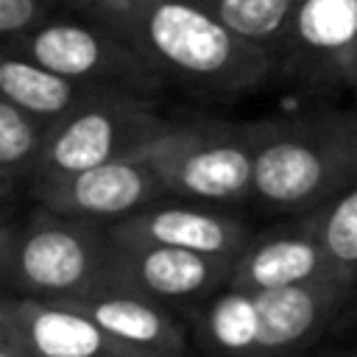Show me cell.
Returning a JSON list of instances; mask_svg holds the SVG:
<instances>
[{
    "instance_id": "3",
    "label": "cell",
    "mask_w": 357,
    "mask_h": 357,
    "mask_svg": "<svg viewBox=\"0 0 357 357\" xmlns=\"http://www.w3.org/2000/svg\"><path fill=\"white\" fill-rule=\"evenodd\" d=\"M357 184V109L321 106L271 120L254 167L251 204L271 215H307Z\"/></svg>"
},
{
    "instance_id": "7",
    "label": "cell",
    "mask_w": 357,
    "mask_h": 357,
    "mask_svg": "<svg viewBox=\"0 0 357 357\" xmlns=\"http://www.w3.org/2000/svg\"><path fill=\"white\" fill-rule=\"evenodd\" d=\"M8 47L31 56L33 61L61 75L86 84L126 89L148 98H156L159 89L165 86V81L137 53L131 42H126L117 31H112L106 22L89 14H78V11H70L67 17L56 14L31 36Z\"/></svg>"
},
{
    "instance_id": "13",
    "label": "cell",
    "mask_w": 357,
    "mask_h": 357,
    "mask_svg": "<svg viewBox=\"0 0 357 357\" xmlns=\"http://www.w3.org/2000/svg\"><path fill=\"white\" fill-rule=\"evenodd\" d=\"M0 326L33 357H139L70 301L3 293Z\"/></svg>"
},
{
    "instance_id": "16",
    "label": "cell",
    "mask_w": 357,
    "mask_h": 357,
    "mask_svg": "<svg viewBox=\"0 0 357 357\" xmlns=\"http://www.w3.org/2000/svg\"><path fill=\"white\" fill-rule=\"evenodd\" d=\"M50 126L53 123L0 98V195L6 206L14 204L17 192L31 190Z\"/></svg>"
},
{
    "instance_id": "22",
    "label": "cell",
    "mask_w": 357,
    "mask_h": 357,
    "mask_svg": "<svg viewBox=\"0 0 357 357\" xmlns=\"http://www.w3.org/2000/svg\"><path fill=\"white\" fill-rule=\"evenodd\" d=\"M324 357H357V346L354 349H343V351H332V354H324Z\"/></svg>"
},
{
    "instance_id": "18",
    "label": "cell",
    "mask_w": 357,
    "mask_h": 357,
    "mask_svg": "<svg viewBox=\"0 0 357 357\" xmlns=\"http://www.w3.org/2000/svg\"><path fill=\"white\" fill-rule=\"evenodd\" d=\"M307 218L337 273L357 282V184L332 198L326 206L307 212Z\"/></svg>"
},
{
    "instance_id": "6",
    "label": "cell",
    "mask_w": 357,
    "mask_h": 357,
    "mask_svg": "<svg viewBox=\"0 0 357 357\" xmlns=\"http://www.w3.org/2000/svg\"><path fill=\"white\" fill-rule=\"evenodd\" d=\"M173 126V120L159 114L156 98L126 89H100L50 126L33 181L78 173L134 153L165 137Z\"/></svg>"
},
{
    "instance_id": "8",
    "label": "cell",
    "mask_w": 357,
    "mask_h": 357,
    "mask_svg": "<svg viewBox=\"0 0 357 357\" xmlns=\"http://www.w3.org/2000/svg\"><path fill=\"white\" fill-rule=\"evenodd\" d=\"M279 78L310 98L351 95L357 78V0H296Z\"/></svg>"
},
{
    "instance_id": "20",
    "label": "cell",
    "mask_w": 357,
    "mask_h": 357,
    "mask_svg": "<svg viewBox=\"0 0 357 357\" xmlns=\"http://www.w3.org/2000/svg\"><path fill=\"white\" fill-rule=\"evenodd\" d=\"M0 357H33V354L25 349V343L14 332L0 326Z\"/></svg>"
},
{
    "instance_id": "17",
    "label": "cell",
    "mask_w": 357,
    "mask_h": 357,
    "mask_svg": "<svg viewBox=\"0 0 357 357\" xmlns=\"http://www.w3.org/2000/svg\"><path fill=\"white\" fill-rule=\"evenodd\" d=\"M234 33L282 59L284 33L296 0H201Z\"/></svg>"
},
{
    "instance_id": "21",
    "label": "cell",
    "mask_w": 357,
    "mask_h": 357,
    "mask_svg": "<svg viewBox=\"0 0 357 357\" xmlns=\"http://www.w3.org/2000/svg\"><path fill=\"white\" fill-rule=\"evenodd\" d=\"M109 3H114V0H67V8L70 11H78V14H98L100 8H106Z\"/></svg>"
},
{
    "instance_id": "23",
    "label": "cell",
    "mask_w": 357,
    "mask_h": 357,
    "mask_svg": "<svg viewBox=\"0 0 357 357\" xmlns=\"http://www.w3.org/2000/svg\"><path fill=\"white\" fill-rule=\"evenodd\" d=\"M351 98H354V109H357V78H354V86H351Z\"/></svg>"
},
{
    "instance_id": "10",
    "label": "cell",
    "mask_w": 357,
    "mask_h": 357,
    "mask_svg": "<svg viewBox=\"0 0 357 357\" xmlns=\"http://www.w3.org/2000/svg\"><path fill=\"white\" fill-rule=\"evenodd\" d=\"M28 195L36 204L56 209L61 215L112 223L165 198L167 187L148 142L134 153L117 156L112 162L78 173L36 178L31 181Z\"/></svg>"
},
{
    "instance_id": "1",
    "label": "cell",
    "mask_w": 357,
    "mask_h": 357,
    "mask_svg": "<svg viewBox=\"0 0 357 357\" xmlns=\"http://www.w3.org/2000/svg\"><path fill=\"white\" fill-rule=\"evenodd\" d=\"M92 17L131 42L165 84L198 98L229 100L279 78L276 56L234 33L201 0H114Z\"/></svg>"
},
{
    "instance_id": "12",
    "label": "cell",
    "mask_w": 357,
    "mask_h": 357,
    "mask_svg": "<svg viewBox=\"0 0 357 357\" xmlns=\"http://www.w3.org/2000/svg\"><path fill=\"white\" fill-rule=\"evenodd\" d=\"M343 279L324 251L307 215H287L284 223L254 231L245 248L234 257L229 287L276 290L310 282Z\"/></svg>"
},
{
    "instance_id": "5",
    "label": "cell",
    "mask_w": 357,
    "mask_h": 357,
    "mask_svg": "<svg viewBox=\"0 0 357 357\" xmlns=\"http://www.w3.org/2000/svg\"><path fill=\"white\" fill-rule=\"evenodd\" d=\"M271 120H190L151 142L167 195L237 206L251 204L257 153Z\"/></svg>"
},
{
    "instance_id": "14",
    "label": "cell",
    "mask_w": 357,
    "mask_h": 357,
    "mask_svg": "<svg viewBox=\"0 0 357 357\" xmlns=\"http://www.w3.org/2000/svg\"><path fill=\"white\" fill-rule=\"evenodd\" d=\"M59 301H70L92 315L112 337L139 357H190L192 337L181 312L148 296L106 284L92 293Z\"/></svg>"
},
{
    "instance_id": "4",
    "label": "cell",
    "mask_w": 357,
    "mask_h": 357,
    "mask_svg": "<svg viewBox=\"0 0 357 357\" xmlns=\"http://www.w3.org/2000/svg\"><path fill=\"white\" fill-rule=\"evenodd\" d=\"M109 226L61 215L33 201L22 220H3V293L31 298H75L106 284Z\"/></svg>"
},
{
    "instance_id": "2",
    "label": "cell",
    "mask_w": 357,
    "mask_h": 357,
    "mask_svg": "<svg viewBox=\"0 0 357 357\" xmlns=\"http://www.w3.org/2000/svg\"><path fill=\"white\" fill-rule=\"evenodd\" d=\"M354 298L357 282L349 279L276 290L223 284L181 318L201 357H304Z\"/></svg>"
},
{
    "instance_id": "9",
    "label": "cell",
    "mask_w": 357,
    "mask_h": 357,
    "mask_svg": "<svg viewBox=\"0 0 357 357\" xmlns=\"http://www.w3.org/2000/svg\"><path fill=\"white\" fill-rule=\"evenodd\" d=\"M231 265L234 257L201 254L109 234L106 284L148 296L184 315L190 307L201 304L229 282Z\"/></svg>"
},
{
    "instance_id": "11",
    "label": "cell",
    "mask_w": 357,
    "mask_h": 357,
    "mask_svg": "<svg viewBox=\"0 0 357 357\" xmlns=\"http://www.w3.org/2000/svg\"><path fill=\"white\" fill-rule=\"evenodd\" d=\"M106 226L109 234L123 240L173 245L218 257H237L254 234L248 220L237 212H229V206L187 201L176 195H165L151 206Z\"/></svg>"
},
{
    "instance_id": "15",
    "label": "cell",
    "mask_w": 357,
    "mask_h": 357,
    "mask_svg": "<svg viewBox=\"0 0 357 357\" xmlns=\"http://www.w3.org/2000/svg\"><path fill=\"white\" fill-rule=\"evenodd\" d=\"M100 89H112V86H98L61 75L20 50L0 47V98L17 103L33 117L56 123Z\"/></svg>"
},
{
    "instance_id": "19",
    "label": "cell",
    "mask_w": 357,
    "mask_h": 357,
    "mask_svg": "<svg viewBox=\"0 0 357 357\" xmlns=\"http://www.w3.org/2000/svg\"><path fill=\"white\" fill-rule=\"evenodd\" d=\"M67 8L64 0H0V47L17 45ZM70 11V8H67Z\"/></svg>"
},
{
    "instance_id": "24",
    "label": "cell",
    "mask_w": 357,
    "mask_h": 357,
    "mask_svg": "<svg viewBox=\"0 0 357 357\" xmlns=\"http://www.w3.org/2000/svg\"><path fill=\"white\" fill-rule=\"evenodd\" d=\"M64 3H67V0H64Z\"/></svg>"
}]
</instances>
